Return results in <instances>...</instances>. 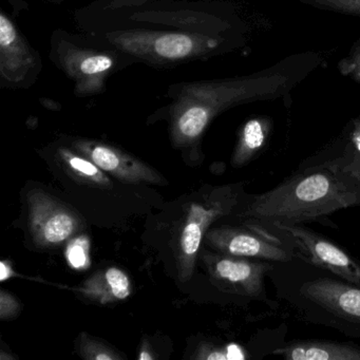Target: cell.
Segmentation results:
<instances>
[{"instance_id": "1", "label": "cell", "mask_w": 360, "mask_h": 360, "mask_svg": "<svg viewBox=\"0 0 360 360\" xmlns=\"http://www.w3.org/2000/svg\"><path fill=\"white\" fill-rule=\"evenodd\" d=\"M317 63L315 56H297L246 77L172 84L166 94L167 104L153 119L168 122L170 140L176 148H191L199 144L221 113L239 105L284 96Z\"/></svg>"}, {"instance_id": "2", "label": "cell", "mask_w": 360, "mask_h": 360, "mask_svg": "<svg viewBox=\"0 0 360 360\" xmlns=\"http://www.w3.org/2000/svg\"><path fill=\"white\" fill-rule=\"evenodd\" d=\"M357 206L360 184L355 179L334 166L302 163L275 188L248 197L237 214L244 220L328 225L330 214Z\"/></svg>"}, {"instance_id": "3", "label": "cell", "mask_w": 360, "mask_h": 360, "mask_svg": "<svg viewBox=\"0 0 360 360\" xmlns=\"http://www.w3.org/2000/svg\"><path fill=\"white\" fill-rule=\"evenodd\" d=\"M333 276L297 257L274 263L267 277L301 319L360 340V288Z\"/></svg>"}, {"instance_id": "4", "label": "cell", "mask_w": 360, "mask_h": 360, "mask_svg": "<svg viewBox=\"0 0 360 360\" xmlns=\"http://www.w3.org/2000/svg\"><path fill=\"white\" fill-rule=\"evenodd\" d=\"M84 34L112 46L155 69H172L207 60L236 47L237 35L212 34L179 28H104Z\"/></svg>"}, {"instance_id": "5", "label": "cell", "mask_w": 360, "mask_h": 360, "mask_svg": "<svg viewBox=\"0 0 360 360\" xmlns=\"http://www.w3.org/2000/svg\"><path fill=\"white\" fill-rule=\"evenodd\" d=\"M82 32L104 28H179L212 34H236L226 11L210 1L155 0L130 9L106 12H75Z\"/></svg>"}, {"instance_id": "6", "label": "cell", "mask_w": 360, "mask_h": 360, "mask_svg": "<svg viewBox=\"0 0 360 360\" xmlns=\"http://www.w3.org/2000/svg\"><path fill=\"white\" fill-rule=\"evenodd\" d=\"M49 58L70 81L77 98L101 96L112 75L136 64L129 54L86 34L56 29L50 39Z\"/></svg>"}, {"instance_id": "7", "label": "cell", "mask_w": 360, "mask_h": 360, "mask_svg": "<svg viewBox=\"0 0 360 360\" xmlns=\"http://www.w3.org/2000/svg\"><path fill=\"white\" fill-rule=\"evenodd\" d=\"M243 195L242 183L224 185L210 191L203 201L191 204L176 248V269L181 282L185 283L193 277L200 248L210 226L241 207Z\"/></svg>"}, {"instance_id": "8", "label": "cell", "mask_w": 360, "mask_h": 360, "mask_svg": "<svg viewBox=\"0 0 360 360\" xmlns=\"http://www.w3.org/2000/svg\"><path fill=\"white\" fill-rule=\"evenodd\" d=\"M252 221L288 240L298 258L360 288V261L328 238L298 223Z\"/></svg>"}, {"instance_id": "9", "label": "cell", "mask_w": 360, "mask_h": 360, "mask_svg": "<svg viewBox=\"0 0 360 360\" xmlns=\"http://www.w3.org/2000/svg\"><path fill=\"white\" fill-rule=\"evenodd\" d=\"M243 225L210 229L204 241L216 252L229 256L271 263L290 262L297 258L296 250L288 240L255 221L245 220Z\"/></svg>"}, {"instance_id": "10", "label": "cell", "mask_w": 360, "mask_h": 360, "mask_svg": "<svg viewBox=\"0 0 360 360\" xmlns=\"http://www.w3.org/2000/svg\"><path fill=\"white\" fill-rule=\"evenodd\" d=\"M39 51L29 43L14 20L0 11V87L25 90L34 86L43 71Z\"/></svg>"}, {"instance_id": "11", "label": "cell", "mask_w": 360, "mask_h": 360, "mask_svg": "<svg viewBox=\"0 0 360 360\" xmlns=\"http://www.w3.org/2000/svg\"><path fill=\"white\" fill-rule=\"evenodd\" d=\"M27 203L29 229L39 248H56L70 241L83 227L82 219L72 208L45 191H31Z\"/></svg>"}, {"instance_id": "12", "label": "cell", "mask_w": 360, "mask_h": 360, "mask_svg": "<svg viewBox=\"0 0 360 360\" xmlns=\"http://www.w3.org/2000/svg\"><path fill=\"white\" fill-rule=\"evenodd\" d=\"M204 261L210 279L221 290L252 300L269 301L265 290V278L273 269L274 263L218 252H205Z\"/></svg>"}, {"instance_id": "13", "label": "cell", "mask_w": 360, "mask_h": 360, "mask_svg": "<svg viewBox=\"0 0 360 360\" xmlns=\"http://www.w3.org/2000/svg\"><path fill=\"white\" fill-rule=\"evenodd\" d=\"M70 146L122 182L165 184L163 176L150 166L112 145L90 139L77 138L71 141Z\"/></svg>"}, {"instance_id": "14", "label": "cell", "mask_w": 360, "mask_h": 360, "mask_svg": "<svg viewBox=\"0 0 360 360\" xmlns=\"http://www.w3.org/2000/svg\"><path fill=\"white\" fill-rule=\"evenodd\" d=\"M271 353L286 360H360L359 345L321 339L292 340Z\"/></svg>"}, {"instance_id": "15", "label": "cell", "mask_w": 360, "mask_h": 360, "mask_svg": "<svg viewBox=\"0 0 360 360\" xmlns=\"http://www.w3.org/2000/svg\"><path fill=\"white\" fill-rule=\"evenodd\" d=\"M77 290L92 302L110 304L127 299L131 294V283L125 271L111 266L90 276Z\"/></svg>"}, {"instance_id": "16", "label": "cell", "mask_w": 360, "mask_h": 360, "mask_svg": "<svg viewBox=\"0 0 360 360\" xmlns=\"http://www.w3.org/2000/svg\"><path fill=\"white\" fill-rule=\"evenodd\" d=\"M271 122L267 117H252L240 128L237 144L231 155V165L243 167L258 157L269 142Z\"/></svg>"}, {"instance_id": "17", "label": "cell", "mask_w": 360, "mask_h": 360, "mask_svg": "<svg viewBox=\"0 0 360 360\" xmlns=\"http://www.w3.org/2000/svg\"><path fill=\"white\" fill-rule=\"evenodd\" d=\"M58 155L69 176L75 180L98 188L109 189L113 186L104 170L72 147L62 145L58 148Z\"/></svg>"}, {"instance_id": "18", "label": "cell", "mask_w": 360, "mask_h": 360, "mask_svg": "<svg viewBox=\"0 0 360 360\" xmlns=\"http://www.w3.org/2000/svg\"><path fill=\"white\" fill-rule=\"evenodd\" d=\"M77 353L88 360H121V355L102 341L83 333L77 339Z\"/></svg>"}, {"instance_id": "19", "label": "cell", "mask_w": 360, "mask_h": 360, "mask_svg": "<svg viewBox=\"0 0 360 360\" xmlns=\"http://www.w3.org/2000/svg\"><path fill=\"white\" fill-rule=\"evenodd\" d=\"M90 241L86 236L75 237L67 245V261L75 269H87L90 264Z\"/></svg>"}, {"instance_id": "20", "label": "cell", "mask_w": 360, "mask_h": 360, "mask_svg": "<svg viewBox=\"0 0 360 360\" xmlns=\"http://www.w3.org/2000/svg\"><path fill=\"white\" fill-rule=\"evenodd\" d=\"M300 3L328 11L360 16V0H299Z\"/></svg>"}, {"instance_id": "21", "label": "cell", "mask_w": 360, "mask_h": 360, "mask_svg": "<svg viewBox=\"0 0 360 360\" xmlns=\"http://www.w3.org/2000/svg\"><path fill=\"white\" fill-rule=\"evenodd\" d=\"M155 0H94L89 5L81 8L86 12H106L115 11V10L130 9V8L139 7L145 4L151 3Z\"/></svg>"}, {"instance_id": "22", "label": "cell", "mask_w": 360, "mask_h": 360, "mask_svg": "<svg viewBox=\"0 0 360 360\" xmlns=\"http://www.w3.org/2000/svg\"><path fill=\"white\" fill-rule=\"evenodd\" d=\"M339 70L345 77L360 83V44L354 48L347 58L341 60Z\"/></svg>"}, {"instance_id": "23", "label": "cell", "mask_w": 360, "mask_h": 360, "mask_svg": "<svg viewBox=\"0 0 360 360\" xmlns=\"http://www.w3.org/2000/svg\"><path fill=\"white\" fill-rule=\"evenodd\" d=\"M20 302L11 292L0 290V318L3 320L14 319L20 313Z\"/></svg>"}, {"instance_id": "24", "label": "cell", "mask_w": 360, "mask_h": 360, "mask_svg": "<svg viewBox=\"0 0 360 360\" xmlns=\"http://www.w3.org/2000/svg\"><path fill=\"white\" fill-rule=\"evenodd\" d=\"M197 359L229 360V347H216L212 345H201L198 349Z\"/></svg>"}, {"instance_id": "25", "label": "cell", "mask_w": 360, "mask_h": 360, "mask_svg": "<svg viewBox=\"0 0 360 360\" xmlns=\"http://www.w3.org/2000/svg\"><path fill=\"white\" fill-rule=\"evenodd\" d=\"M0 269H1V273H0V279H1V281H6V280L10 279L12 275H13L11 265H10L8 261H1V263H0Z\"/></svg>"}, {"instance_id": "26", "label": "cell", "mask_w": 360, "mask_h": 360, "mask_svg": "<svg viewBox=\"0 0 360 360\" xmlns=\"http://www.w3.org/2000/svg\"><path fill=\"white\" fill-rule=\"evenodd\" d=\"M155 355L153 354V351H151L149 345H147V342L143 343L142 347H141L140 356H139V359L140 360H153L155 359Z\"/></svg>"}]
</instances>
